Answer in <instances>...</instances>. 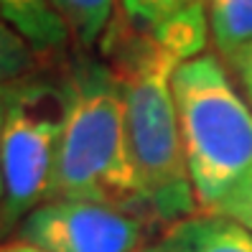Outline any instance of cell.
<instances>
[{"instance_id":"14","label":"cell","mask_w":252,"mask_h":252,"mask_svg":"<svg viewBox=\"0 0 252 252\" xmlns=\"http://www.w3.org/2000/svg\"><path fill=\"white\" fill-rule=\"evenodd\" d=\"M5 102H8V84L0 87V138H3V123H5ZM0 209H3V176H0Z\"/></svg>"},{"instance_id":"9","label":"cell","mask_w":252,"mask_h":252,"mask_svg":"<svg viewBox=\"0 0 252 252\" xmlns=\"http://www.w3.org/2000/svg\"><path fill=\"white\" fill-rule=\"evenodd\" d=\"M117 3L120 0H51L59 18L66 23L71 38L82 49H92L105 41L112 28Z\"/></svg>"},{"instance_id":"6","label":"cell","mask_w":252,"mask_h":252,"mask_svg":"<svg viewBox=\"0 0 252 252\" xmlns=\"http://www.w3.org/2000/svg\"><path fill=\"white\" fill-rule=\"evenodd\" d=\"M160 247L166 252H252V234L234 219L199 212L171 224Z\"/></svg>"},{"instance_id":"11","label":"cell","mask_w":252,"mask_h":252,"mask_svg":"<svg viewBox=\"0 0 252 252\" xmlns=\"http://www.w3.org/2000/svg\"><path fill=\"white\" fill-rule=\"evenodd\" d=\"M120 3L127 23L148 31V28H156L163 21L181 16L196 5H206V0H120Z\"/></svg>"},{"instance_id":"4","label":"cell","mask_w":252,"mask_h":252,"mask_svg":"<svg viewBox=\"0 0 252 252\" xmlns=\"http://www.w3.org/2000/svg\"><path fill=\"white\" fill-rule=\"evenodd\" d=\"M62 130V79L38 77L33 71L8 84L5 123L0 138V176H3L0 234L16 232L36 206L49 201Z\"/></svg>"},{"instance_id":"13","label":"cell","mask_w":252,"mask_h":252,"mask_svg":"<svg viewBox=\"0 0 252 252\" xmlns=\"http://www.w3.org/2000/svg\"><path fill=\"white\" fill-rule=\"evenodd\" d=\"M227 219H234L237 224H242V227L252 234V194H250L242 204H237V206H234V212H232Z\"/></svg>"},{"instance_id":"5","label":"cell","mask_w":252,"mask_h":252,"mask_svg":"<svg viewBox=\"0 0 252 252\" xmlns=\"http://www.w3.org/2000/svg\"><path fill=\"white\" fill-rule=\"evenodd\" d=\"M148 221L115 206L51 199L28 214L16 240L46 252H138Z\"/></svg>"},{"instance_id":"3","label":"cell","mask_w":252,"mask_h":252,"mask_svg":"<svg viewBox=\"0 0 252 252\" xmlns=\"http://www.w3.org/2000/svg\"><path fill=\"white\" fill-rule=\"evenodd\" d=\"M173 99L199 212L229 217L252 194V105L214 54L176 69Z\"/></svg>"},{"instance_id":"15","label":"cell","mask_w":252,"mask_h":252,"mask_svg":"<svg viewBox=\"0 0 252 252\" xmlns=\"http://www.w3.org/2000/svg\"><path fill=\"white\" fill-rule=\"evenodd\" d=\"M0 252H46V250H41V247H33V245H26V242H8L0 247Z\"/></svg>"},{"instance_id":"2","label":"cell","mask_w":252,"mask_h":252,"mask_svg":"<svg viewBox=\"0 0 252 252\" xmlns=\"http://www.w3.org/2000/svg\"><path fill=\"white\" fill-rule=\"evenodd\" d=\"M59 79L64 87V130L49 201H94L145 221L117 71L110 62L79 54Z\"/></svg>"},{"instance_id":"12","label":"cell","mask_w":252,"mask_h":252,"mask_svg":"<svg viewBox=\"0 0 252 252\" xmlns=\"http://www.w3.org/2000/svg\"><path fill=\"white\" fill-rule=\"evenodd\" d=\"M229 66H232V71H234L237 82H240L247 102L252 105V46H247L240 56H234L232 62H229Z\"/></svg>"},{"instance_id":"1","label":"cell","mask_w":252,"mask_h":252,"mask_svg":"<svg viewBox=\"0 0 252 252\" xmlns=\"http://www.w3.org/2000/svg\"><path fill=\"white\" fill-rule=\"evenodd\" d=\"M105 41L123 87L130 158L145 221L168 229L199 214L173 99V74L184 62L135 26H130L127 33L110 28Z\"/></svg>"},{"instance_id":"7","label":"cell","mask_w":252,"mask_h":252,"mask_svg":"<svg viewBox=\"0 0 252 252\" xmlns=\"http://www.w3.org/2000/svg\"><path fill=\"white\" fill-rule=\"evenodd\" d=\"M0 18L36 51L38 59L62 51L71 38L51 0H0Z\"/></svg>"},{"instance_id":"10","label":"cell","mask_w":252,"mask_h":252,"mask_svg":"<svg viewBox=\"0 0 252 252\" xmlns=\"http://www.w3.org/2000/svg\"><path fill=\"white\" fill-rule=\"evenodd\" d=\"M36 64H38L36 51L0 18V87L33 74Z\"/></svg>"},{"instance_id":"8","label":"cell","mask_w":252,"mask_h":252,"mask_svg":"<svg viewBox=\"0 0 252 252\" xmlns=\"http://www.w3.org/2000/svg\"><path fill=\"white\" fill-rule=\"evenodd\" d=\"M206 16L212 41L227 64L252 46V0H206Z\"/></svg>"}]
</instances>
